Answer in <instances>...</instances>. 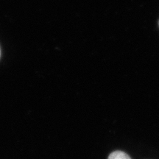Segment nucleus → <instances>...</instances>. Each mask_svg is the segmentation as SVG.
<instances>
[{"mask_svg": "<svg viewBox=\"0 0 159 159\" xmlns=\"http://www.w3.org/2000/svg\"><path fill=\"white\" fill-rule=\"evenodd\" d=\"M108 159H131L128 155L122 151H115L111 153L108 157Z\"/></svg>", "mask_w": 159, "mask_h": 159, "instance_id": "f257e3e1", "label": "nucleus"}]
</instances>
